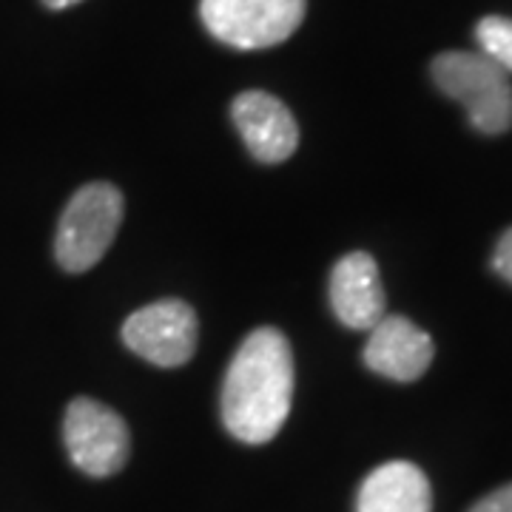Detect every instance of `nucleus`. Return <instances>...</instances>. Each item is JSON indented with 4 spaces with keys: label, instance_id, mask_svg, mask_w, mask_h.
Returning a JSON list of instances; mask_svg holds the SVG:
<instances>
[{
    "label": "nucleus",
    "instance_id": "f257e3e1",
    "mask_svg": "<svg viewBox=\"0 0 512 512\" xmlns=\"http://www.w3.org/2000/svg\"><path fill=\"white\" fill-rule=\"evenodd\" d=\"M293 402V353L276 328L245 336L222 382L225 430L245 444H265L282 430Z\"/></svg>",
    "mask_w": 512,
    "mask_h": 512
},
{
    "label": "nucleus",
    "instance_id": "f03ea898",
    "mask_svg": "<svg viewBox=\"0 0 512 512\" xmlns=\"http://www.w3.org/2000/svg\"><path fill=\"white\" fill-rule=\"evenodd\" d=\"M433 80L447 97L458 100L481 134H504L512 128L510 74L481 52H444L430 66Z\"/></svg>",
    "mask_w": 512,
    "mask_h": 512
},
{
    "label": "nucleus",
    "instance_id": "7ed1b4c3",
    "mask_svg": "<svg viewBox=\"0 0 512 512\" xmlns=\"http://www.w3.org/2000/svg\"><path fill=\"white\" fill-rule=\"evenodd\" d=\"M123 194L111 183H89L74 194L55 237V256L63 271L86 274L94 268L120 231Z\"/></svg>",
    "mask_w": 512,
    "mask_h": 512
},
{
    "label": "nucleus",
    "instance_id": "20e7f679",
    "mask_svg": "<svg viewBox=\"0 0 512 512\" xmlns=\"http://www.w3.org/2000/svg\"><path fill=\"white\" fill-rule=\"evenodd\" d=\"M308 0H200L202 26L242 52L285 43L302 26Z\"/></svg>",
    "mask_w": 512,
    "mask_h": 512
},
{
    "label": "nucleus",
    "instance_id": "39448f33",
    "mask_svg": "<svg viewBox=\"0 0 512 512\" xmlns=\"http://www.w3.org/2000/svg\"><path fill=\"white\" fill-rule=\"evenodd\" d=\"M63 439L72 464L92 478H109L126 467L131 439L126 421L94 399H74L66 410Z\"/></svg>",
    "mask_w": 512,
    "mask_h": 512
},
{
    "label": "nucleus",
    "instance_id": "423d86ee",
    "mask_svg": "<svg viewBox=\"0 0 512 512\" xmlns=\"http://www.w3.org/2000/svg\"><path fill=\"white\" fill-rule=\"evenodd\" d=\"M123 342L151 365L180 367L197 350V313L183 299H160L128 316Z\"/></svg>",
    "mask_w": 512,
    "mask_h": 512
},
{
    "label": "nucleus",
    "instance_id": "0eeeda50",
    "mask_svg": "<svg viewBox=\"0 0 512 512\" xmlns=\"http://www.w3.org/2000/svg\"><path fill=\"white\" fill-rule=\"evenodd\" d=\"M365 365L393 382H416L427 373L436 356V345L427 330H421L407 316H384L379 325L367 330Z\"/></svg>",
    "mask_w": 512,
    "mask_h": 512
},
{
    "label": "nucleus",
    "instance_id": "6e6552de",
    "mask_svg": "<svg viewBox=\"0 0 512 512\" xmlns=\"http://www.w3.org/2000/svg\"><path fill=\"white\" fill-rule=\"evenodd\" d=\"M330 308L353 330H370L387 316L379 265L367 251L342 256L330 271Z\"/></svg>",
    "mask_w": 512,
    "mask_h": 512
},
{
    "label": "nucleus",
    "instance_id": "1a4fd4ad",
    "mask_svg": "<svg viewBox=\"0 0 512 512\" xmlns=\"http://www.w3.org/2000/svg\"><path fill=\"white\" fill-rule=\"evenodd\" d=\"M231 117L248 151L259 163H285L299 146V128L282 100L268 92H242L231 103Z\"/></svg>",
    "mask_w": 512,
    "mask_h": 512
},
{
    "label": "nucleus",
    "instance_id": "9d476101",
    "mask_svg": "<svg viewBox=\"0 0 512 512\" xmlns=\"http://www.w3.org/2000/svg\"><path fill=\"white\" fill-rule=\"evenodd\" d=\"M356 512H433L430 481L410 461H390L365 478Z\"/></svg>",
    "mask_w": 512,
    "mask_h": 512
},
{
    "label": "nucleus",
    "instance_id": "9b49d317",
    "mask_svg": "<svg viewBox=\"0 0 512 512\" xmlns=\"http://www.w3.org/2000/svg\"><path fill=\"white\" fill-rule=\"evenodd\" d=\"M476 40L481 55L512 74V18H501V15L481 18L476 26Z\"/></svg>",
    "mask_w": 512,
    "mask_h": 512
},
{
    "label": "nucleus",
    "instance_id": "f8f14e48",
    "mask_svg": "<svg viewBox=\"0 0 512 512\" xmlns=\"http://www.w3.org/2000/svg\"><path fill=\"white\" fill-rule=\"evenodd\" d=\"M493 271L512 285V228H507L493 251Z\"/></svg>",
    "mask_w": 512,
    "mask_h": 512
},
{
    "label": "nucleus",
    "instance_id": "ddd939ff",
    "mask_svg": "<svg viewBox=\"0 0 512 512\" xmlns=\"http://www.w3.org/2000/svg\"><path fill=\"white\" fill-rule=\"evenodd\" d=\"M470 512H512V484H507V487H501V490H495L490 495H484Z\"/></svg>",
    "mask_w": 512,
    "mask_h": 512
},
{
    "label": "nucleus",
    "instance_id": "4468645a",
    "mask_svg": "<svg viewBox=\"0 0 512 512\" xmlns=\"http://www.w3.org/2000/svg\"><path fill=\"white\" fill-rule=\"evenodd\" d=\"M43 3H46V6H49V9H69V6H74V3H80V0H43Z\"/></svg>",
    "mask_w": 512,
    "mask_h": 512
}]
</instances>
